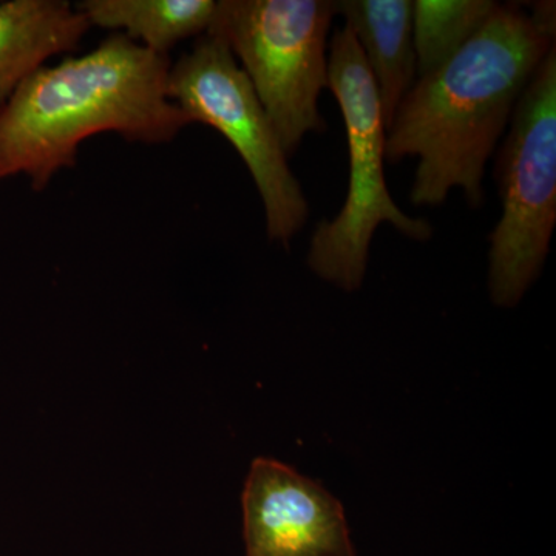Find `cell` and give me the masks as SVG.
I'll return each instance as SVG.
<instances>
[{
    "instance_id": "cell-12",
    "label": "cell",
    "mask_w": 556,
    "mask_h": 556,
    "mask_svg": "<svg viewBox=\"0 0 556 556\" xmlns=\"http://www.w3.org/2000/svg\"><path fill=\"white\" fill-rule=\"evenodd\" d=\"M346 556H356V555H354V554H351V555H346Z\"/></svg>"
},
{
    "instance_id": "cell-8",
    "label": "cell",
    "mask_w": 556,
    "mask_h": 556,
    "mask_svg": "<svg viewBox=\"0 0 556 556\" xmlns=\"http://www.w3.org/2000/svg\"><path fill=\"white\" fill-rule=\"evenodd\" d=\"M90 28L65 0L0 2V108L51 56L78 50Z\"/></svg>"
},
{
    "instance_id": "cell-5",
    "label": "cell",
    "mask_w": 556,
    "mask_h": 556,
    "mask_svg": "<svg viewBox=\"0 0 556 556\" xmlns=\"http://www.w3.org/2000/svg\"><path fill=\"white\" fill-rule=\"evenodd\" d=\"M336 16L334 0H218L207 30L247 73L288 156L327 129L318 98L328 89Z\"/></svg>"
},
{
    "instance_id": "cell-2",
    "label": "cell",
    "mask_w": 556,
    "mask_h": 556,
    "mask_svg": "<svg viewBox=\"0 0 556 556\" xmlns=\"http://www.w3.org/2000/svg\"><path fill=\"white\" fill-rule=\"evenodd\" d=\"M170 58L121 33L97 49L38 72L0 108V182L16 175L42 192L78 163L79 146L100 134L166 144L190 121L167 97Z\"/></svg>"
},
{
    "instance_id": "cell-10",
    "label": "cell",
    "mask_w": 556,
    "mask_h": 556,
    "mask_svg": "<svg viewBox=\"0 0 556 556\" xmlns=\"http://www.w3.org/2000/svg\"><path fill=\"white\" fill-rule=\"evenodd\" d=\"M76 9L91 27L121 33L161 56L211 28L215 0H84Z\"/></svg>"
},
{
    "instance_id": "cell-9",
    "label": "cell",
    "mask_w": 556,
    "mask_h": 556,
    "mask_svg": "<svg viewBox=\"0 0 556 556\" xmlns=\"http://www.w3.org/2000/svg\"><path fill=\"white\" fill-rule=\"evenodd\" d=\"M378 87L383 124L417 80L413 43V0H334Z\"/></svg>"
},
{
    "instance_id": "cell-6",
    "label": "cell",
    "mask_w": 556,
    "mask_h": 556,
    "mask_svg": "<svg viewBox=\"0 0 556 556\" xmlns=\"http://www.w3.org/2000/svg\"><path fill=\"white\" fill-rule=\"evenodd\" d=\"M167 97L190 121L219 131L240 159L265 208L266 233L289 248L305 228L309 203L251 80L218 36L204 33L170 65Z\"/></svg>"
},
{
    "instance_id": "cell-11",
    "label": "cell",
    "mask_w": 556,
    "mask_h": 556,
    "mask_svg": "<svg viewBox=\"0 0 556 556\" xmlns=\"http://www.w3.org/2000/svg\"><path fill=\"white\" fill-rule=\"evenodd\" d=\"M496 5L493 0H415L413 43L417 78L452 60L477 35Z\"/></svg>"
},
{
    "instance_id": "cell-1",
    "label": "cell",
    "mask_w": 556,
    "mask_h": 556,
    "mask_svg": "<svg viewBox=\"0 0 556 556\" xmlns=\"http://www.w3.org/2000/svg\"><path fill=\"white\" fill-rule=\"evenodd\" d=\"M555 38L521 7L497 3L452 60L417 78L386 141L388 163L417 160L409 189L415 206H442L455 189L471 207L481 206L486 163Z\"/></svg>"
},
{
    "instance_id": "cell-7",
    "label": "cell",
    "mask_w": 556,
    "mask_h": 556,
    "mask_svg": "<svg viewBox=\"0 0 556 556\" xmlns=\"http://www.w3.org/2000/svg\"><path fill=\"white\" fill-rule=\"evenodd\" d=\"M241 507L247 556L354 554L342 504L280 460L252 463Z\"/></svg>"
},
{
    "instance_id": "cell-4",
    "label": "cell",
    "mask_w": 556,
    "mask_h": 556,
    "mask_svg": "<svg viewBox=\"0 0 556 556\" xmlns=\"http://www.w3.org/2000/svg\"><path fill=\"white\" fill-rule=\"evenodd\" d=\"M501 215L489 236L493 305L515 308L540 277L556 226V47L529 80L495 167Z\"/></svg>"
},
{
    "instance_id": "cell-3",
    "label": "cell",
    "mask_w": 556,
    "mask_h": 556,
    "mask_svg": "<svg viewBox=\"0 0 556 556\" xmlns=\"http://www.w3.org/2000/svg\"><path fill=\"white\" fill-rule=\"evenodd\" d=\"M328 90L345 123L350 178L345 203L331 219L318 222L309 240L308 266L321 280L357 291L367 276L369 248L380 225L426 243L428 219L412 217L391 197L386 178L387 129L378 87L353 33L343 27L329 40Z\"/></svg>"
}]
</instances>
